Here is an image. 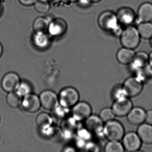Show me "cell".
Instances as JSON below:
<instances>
[{"label":"cell","mask_w":152,"mask_h":152,"mask_svg":"<svg viewBox=\"0 0 152 152\" xmlns=\"http://www.w3.org/2000/svg\"><path fill=\"white\" fill-rule=\"evenodd\" d=\"M1 7H0V15L1 14Z\"/></svg>","instance_id":"40"},{"label":"cell","mask_w":152,"mask_h":152,"mask_svg":"<svg viewBox=\"0 0 152 152\" xmlns=\"http://www.w3.org/2000/svg\"><path fill=\"white\" fill-rule=\"evenodd\" d=\"M151 44L152 46V38L151 39Z\"/></svg>","instance_id":"41"},{"label":"cell","mask_w":152,"mask_h":152,"mask_svg":"<svg viewBox=\"0 0 152 152\" xmlns=\"http://www.w3.org/2000/svg\"><path fill=\"white\" fill-rule=\"evenodd\" d=\"M22 97L16 91L9 92L7 96V102L12 108L18 107L22 103Z\"/></svg>","instance_id":"27"},{"label":"cell","mask_w":152,"mask_h":152,"mask_svg":"<svg viewBox=\"0 0 152 152\" xmlns=\"http://www.w3.org/2000/svg\"><path fill=\"white\" fill-rule=\"evenodd\" d=\"M113 96L115 99L127 97L122 86H118L113 91Z\"/></svg>","instance_id":"32"},{"label":"cell","mask_w":152,"mask_h":152,"mask_svg":"<svg viewBox=\"0 0 152 152\" xmlns=\"http://www.w3.org/2000/svg\"><path fill=\"white\" fill-rule=\"evenodd\" d=\"M49 23L45 18H36L33 24V28L35 33H46L48 29Z\"/></svg>","instance_id":"26"},{"label":"cell","mask_w":152,"mask_h":152,"mask_svg":"<svg viewBox=\"0 0 152 152\" xmlns=\"http://www.w3.org/2000/svg\"><path fill=\"white\" fill-rule=\"evenodd\" d=\"M119 23L124 25H130L135 20V15L132 9L129 7L121 8L116 14Z\"/></svg>","instance_id":"15"},{"label":"cell","mask_w":152,"mask_h":152,"mask_svg":"<svg viewBox=\"0 0 152 152\" xmlns=\"http://www.w3.org/2000/svg\"><path fill=\"white\" fill-rule=\"evenodd\" d=\"M39 97L42 106L47 110L52 111L59 105L58 96L52 91H44Z\"/></svg>","instance_id":"6"},{"label":"cell","mask_w":152,"mask_h":152,"mask_svg":"<svg viewBox=\"0 0 152 152\" xmlns=\"http://www.w3.org/2000/svg\"><path fill=\"white\" fill-rule=\"evenodd\" d=\"M135 55L133 50L123 48L117 51L116 59L122 64H130L132 62Z\"/></svg>","instance_id":"19"},{"label":"cell","mask_w":152,"mask_h":152,"mask_svg":"<svg viewBox=\"0 0 152 152\" xmlns=\"http://www.w3.org/2000/svg\"><path fill=\"white\" fill-rule=\"evenodd\" d=\"M33 39L34 44L39 48L44 49L49 45V38L45 33H35Z\"/></svg>","instance_id":"22"},{"label":"cell","mask_w":152,"mask_h":152,"mask_svg":"<svg viewBox=\"0 0 152 152\" xmlns=\"http://www.w3.org/2000/svg\"><path fill=\"white\" fill-rule=\"evenodd\" d=\"M148 64V55L145 52L140 51L135 54L134 58L130 64L132 69L137 73Z\"/></svg>","instance_id":"16"},{"label":"cell","mask_w":152,"mask_h":152,"mask_svg":"<svg viewBox=\"0 0 152 152\" xmlns=\"http://www.w3.org/2000/svg\"><path fill=\"white\" fill-rule=\"evenodd\" d=\"M143 82L137 76L126 79L122 87L127 97H134L140 95L143 90Z\"/></svg>","instance_id":"5"},{"label":"cell","mask_w":152,"mask_h":152,"mask_svg":"<svg viewBox=\"0 0 152 152\" xmlns=\"http://www.w3.org/2000/svg\"><path fill=\"white\" fill-rule=\"evenodd\" d=\"M103 121L99 116L91 115L85 122L86 129L91 133L96 134H103L104 125Z\"/></svg>","instance_id":"12"},{"label":"cell","mask_w":152,"mask_h":152,"mask_svg":"<svg viewBox=\"0 0 152 152\" xmlns=\"http://www.w3.org/2000/svg\"><path fill=\"white\" fill-rule=\"evenodd\" d=\"M43 1H47V2H48V1H50V0H42Z\"/></svg>","instance_id":"39"},{"label":"cell","mask_w":152,"mask_h":152,"mask_svg":"<svg viewBox=\"0 0 152 152\" xmlns=\"http://www.w3.org/2000/svg\"><path fill=\"white\" fill-rule=\"evenodd\" d=\"M103 134L109 140L120 141L125 134L124 127L118 121L111 120L104 125Z\"/></svg>","instance_id":"3"},{"label":"cell","mask_w":152,"mask_h":152,"mask_svg":"<svg viewBox=\"0 0 152 152\" xmlns=\"http://www.w3.org/2000/svg\"><path fill=\"white\" fill-rule=\"evenodd\" d=\"M92 109L90 105L86 102H78L73 107V117L77 121L86 120L91 115Z\"/></svg>","instance_id":"10"},{"label":"cell","mask_w":152,"mask_h":152,"mask_svg":"<svg viewBox=\"0 0 152 152\" xmlns=\"http://www.w3.org/2000/svg\"><path fill=\"white\" fill-rule=\"evenodd\" d=\"M89 3H97L101 1V0H86Z\"/></svg>","instance_id":"36"},{"label":"cell","mask_w":152,"mask_h":152,"mask_svg":"<svg viewBox=\"0 0 152 152\" xmlns=\"http://www.w3.org/2000/svg\"><path fill=\"white\" fill-rule=\"evenodd\" d=\"M3 50V47H2L1 43H0V58L1 57V56H2Z\"/></svg>","instance_id":"37"},{"label":"cell","mask_w":152,"mask_h":152,"mask_svg":"<svg viewBox=\"0 0 152 152\" xmlns=\"http://www.w3.org/2000/svg\"><path fill=\"white\" fill-rule=\"evenodd\" d=\"M34 8L39 13L45 14L49 11L50 6L48 2L41 0L40 1H37L34 4Z\"/></svg>","instance_id":"31"},{"label":"cell","mask_w":152,"mask_h":152,"mask_svg":"<svg viewBox=\"0 0 152 152\" xmlns=\"http://www.w3.org/2000/svg\"><path fill=\"white\" fill-rule=\"evenodd\" d=\"M146 113V112L142 107H132L127 115L128 121L132 125H140L145 121Z\"/></svg>","instance_id":"14"},{"label":"cell","mask_w":152,"mask_h":152,"mask_svg":"<svg viewBox=\"0 0 152 152\" xmlns=\"http://www.w3.org/2000/svg\"><path fill=\"white\" fill-rule=\"evenodd\" d=\"M66 1L70 2H75L78 1V0H66Z\"/></svg>","instance_id":"38"},{"label":"cell","mask_w":152,"mask_h":152,"mask_svg":"<svg viewBox=\"0 0 152 152\" xmlns=\"http://www.w3.org/2000/svg\"><path fill=\"white\" fill-rule=\"evenodd\" d=\"M132 107V102L126 97L115 99L112 109L115 116L124 117L127 116Z\"/></svg>","instance_id":"7"},{"label":"cell","mask_w":152,"mask_h":152,"mask_svg":"<svg viewBox=\"0 0 152 152\" xmlns=\"http://www.w3.org/2000/svg\"><path fill=\"white\" fill-rule=\"evenodd\" d=\"M41 131L46 138L52 142H59L62 140L64 134L62 130L52 126Z\"/></svg>","instance_id":"20"},{"label":"cell","mask_w":152,"mask_h":152,"mask_svg":"<svg viewBox=\"0 0 152 152\" xmlns=\"http://www.w3.org/2000/svg\"><path fill=\"white\" fill-rule=\"evenodd\" d=\"M68 109L69 108L58 105L56 108L51 111L52 112L51 117L53 121L57 123L62 122L66 118V116L68 113Z\"/></svg>","instance_id":"23"},{"label":"cell","mask_w":152,"mask_h":152,"mask_svg":"<svg viewBox=\"0 0 152 152\" xmlns=\"http://www.w3.org/2000/svg\"><path fill=\"white\" fill-rule=\"evenodd\" d=\"M148 64L152 67V52L148 55Z\"/></svg>","instance_id":"35"},{"label":"cell","mask_w":152,"mask_h":152,"mask_svg":"<svg viewBox=\"0 0 152 152\" xmlns=\"http://www.w3.org/2000/svg\"><path fill=\"white\" fill-rule=\"evenodd\" d=\"M146 123L152 125V110H150L146 112L145 120Z\"/></svg>","instance_id":"34"},{"label":"cell","mask_w":152,"mask_h":152,"mask_svg":"<svg viewBox=\"0 0 152 152\" xmlns=\"http://www.w3.org/2000/svg\"><path fill=\"white\" fill-rule=\"evenodd\" d=\"M99 116L103 121L107 122L111 120H114L115 115L112 108L106 107L100 111Z\"/></svg>","instance_id":"30"},{"label":"cell","mask_w":152,"mask_h":152,"mask_svg":"<svg viewBox=\"0 0 152 152\" xmlns=\"http://www.w3.org/2000/svg\"><path fill=\"white\" fill-rule=\"evenodd\" d=\"M36 122L39 129L42 131L52 126L53 121L51 116L48 114L42 113L37 116Z\"/></svg>","instance_id":"21"},{"label":"cell","mask_w":152,"mask_h":152,"mask_svg":"<svg viewBox=\"0 0 152 152\" xmlns=\"http://www.w3.org/2000/svg\"><path fill=\"white\" fill-rule=\"evenodd\" d=\"M138 31L140 37L145 39H151L152 38V23L145 22L139 24Z\"/></svg>","instance_id":"24"},{"label":"cell","mask_w":152,"mask_h":152,"mask_svg":"<svg viewBox=\"0 0 152 152\" xmlns=\"http://www.w3.org/2000/svg\"><path fill=\"white\" fill-rule=\"evenodd\" d=\"M124 149L129 152H136L140 149L142 141L138 134L133 132L124 134L122 138Z\"/></svg>","instance_id":"8"},{"label":"cell","mask_w":152,"mask_h":152,"mask_svg":"<svg viewBox=\"0 0 152 152\" xmlns=\"http://www.w3.org/2000/svg\"><path fill=\"white\" fill-rule=\"evenodd\" d=\"M58 101L60 105L69 108L75 105L79 100L80 95L77 90L73 87H66L59 93Z\"/></svg>","instance_id":"4"},{"label":"cell","mask_w":152,"mask_h":152,"mask_svg":"<svg viewBox=\"0 0 152 152\" xmlns=\"http://www.w3.org/2000/svg\"><path fill=\"white\" fill-rule=\"evenodd\" d=\"M22 97L25 96L26 95L31 94L32 92V88L31 84L26 82L24 81L20 83L18 88L16 91Z\"/></svg>","instance_id":"29"},{"label":"cell","mask_w":152,"mask_h":152,"mask_svg":"<svg viewBox=\"0 0 152 152\" xmlns=\"http://www.w3.org/2000/svg\"><path fill=\"white\" fill-rule=\"evenodd\" d=\"M140 38L137 29L129 26L123 30L120 35V40L123 48L133 50L139 45Z\"/></svg>","instance_id":"2"},{"label":"cell","mask_w":152,"mask_h":152,"mask_svg":"<svg viewBox=\"0 0 152 152\" xmlns=\"http://www.w3.org/2000/svg\"><path fill=\"white\" fill-rule=\"evenodd\" d=\"M20 4L26 7H29L34 5L38 0H18Z\"/></svg>","instance_id":"33"},{"label":"cell","mask_w":152,"mask_h":152,"mask_svg":"<svg viewBox=\"0 0 152 152\" xmlns=\"http://www.w3.org/2000/svg\"><path fill=\"white\" fill-rule=\"evenodd\" d=\"M152 21V4L145 2L140 5L137 12V22L139 24Z\"/></svg>","instance_id":"17"},{"label":"cell","mask_w":152,"mask_h":152,"mask_svg":"<svg viewBox=\"0 0 152 152\" xmlns=\"http://www.w3.org/2000/svg\"><path fill=\"white\" fill-rule=\"evenodd\" d=\"M67 30V24L64 19L56 18L49 25V33L53 37H60L64 35Z\"/></svg>","instance_id":"13"},{"label":"cell","mask_w":152,"mask_h":152,"mask_svg":"<svg viewBox=\"0 0 152 152\" xmlns=\"http://www.w3.org/2000/svg\"><path fill=\"white\" fill-rule=\"evenodd\" d=\"M76 121L74 118H68L65 119L62 121V129L63 134L72 135L76 129Z\"/></svg>","instance_id":"25"},{"label":"cell","mask_w":152,"mask_h":152,"mask_svg":"<svg viewBox=\"0 0 152 152\" xmlns=\"http://www.w3.org/2000/svg\"><path fill=\"white\" fill-rule=\"evenodd\" d=\"M119 23L116 14L112 11H104L98 19V24L101 30L112 32L117 36H120L123 31Z\"/></svg>","instance_id":"1"},{"label":"cell","mask_w":152,"mask_h":152,"mask_svg":"<svg viewBox=\"0 0 152 152\" xmlns=\"http://www.w3.org/2000/svg\"><path fill=\"white\" fill-rule=\"evenodd\" d=\"M21 83L19 75L15 72H10L6 74L1 82L2 89L7 92L16 91Z\"/></svg>","instance_id":"9"},{"label":"cell","mask_w":152,"mask_h":152,"mask_svg":"<svg viewBox=\"0 0 152 152\" xmlns=\"http://www.w3.org/2000/svg\"><path fill=\"white\" fill-rule=\"evenodd\" d=\"M124 150L123 145L120 141L109 140L104 148L106 152H123Z\"/></svg>","instance_id":"28"},{"label":"cell","mask_w":152,"mask_h":152,"mask_svg":"<svg viewBox=\"0 0 152 152\" xmlns=\"http://www.w3.org/2000/svg\"><path fill=\"white\" fill-rule=\"evenodd\" d=\"M21 105L25 111L30 113L38 112L41 106L39 97L32 93L23 97Z\"/></svg>","instance_id":"11"},{"label":"cell","mask_w":152,"mask_h":152,"mask_svg":"<svg viewBox=\"0 0 152 152\" xmlns=\"http://www.w3.org/2000/svg\"><path fill=\"white\" fill-rule=\"evenodd\" d=\"M137 134L143 143L152 144V125L146 123L140 124L137 130Z\"/></svg>","instance_id":"18"}]
</instances>
